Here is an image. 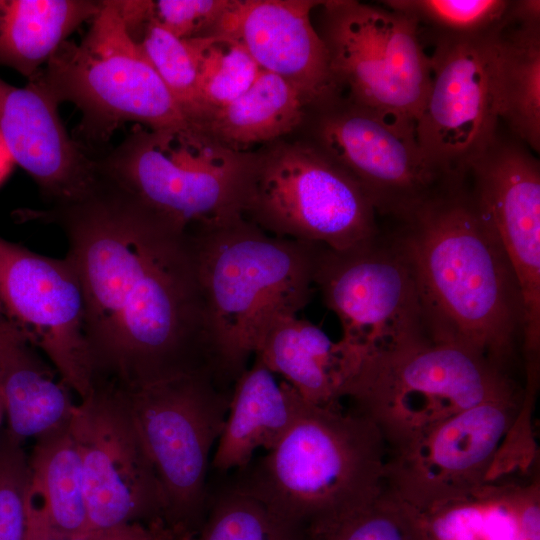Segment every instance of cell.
<instances>
[{"mask_svg":"<svg viewBox=\"0 0 540 540\" xmlns=\"http://www.w3.org/2000/svg\"><path fill=\"white\" fill-rule=\"evenodd\" d=\"M26 214L56 224L67 239L85 294L93 386L131 390L215 375L190 232L100 184L82 200Z\"/></svg>","mask_w":540,"mask_h":540,"instance_id":"obj_1","label":"cell"},{"mask_svg":"<svg viewBox=\"0 0 540 540\" xmlns=\"http://www.w3.org/2000/svg\"><path fill=\"white\" fill-rule=\"evenodd\" d=\"M394 224L387 233L412 272L429 338L513 374L523 355L521 293L465 178Z\"/></svg>","mask_w":540,"mask_h":540,"instance_id":"obj_2","label":"cell"},{"mask_svg":"<svg viewBox=\"0 0 540 540\" xmlns=\"http://www.w3.org/2000/svg\"><path fill=\"white\" fill-rule=\"evenodd\" d=\"M387 455L368 418L306 401L277 445L235 471L231 483L307 537L384 490Z\"/></svg>","mask_w":540,"mask_h":540,"instance_id":"obj_3","label":"cell"},{"mask_svg":"<svg viewBox=\"0 0 540 540\" xmlns=\"http://www.w3.org/2000/svg\"><path fill=\"white\" fill-rule=\"evenodd\" d=\"M199 263L213 369L233 387L276 317L310 301L319 244L271 235L243 216L190 231Z\"/></svg>","mask_w":540,"mask_h":540,"instance_id":"obj_4","label":"cell"},{"mask_svg":"<svg viewBox=\"0 0 540 540\" xmlns=\"http://www.w3.org/2000/svg\"><path fill=\"white\" fill-rule=\"evenodd\" d=\"M255 151L241 152L195 126L132 131L95 158L99 182L181 231L242 217Z\"/></svg>","mask_w":540,"mask_h":540,"instance_id":"obj_5","label":"cell"},{"mask_svg":"<svg viewBox=\"0 0 540 540\" xmlns=\"http://www.w3.org/2000/svg\"><path fill=\"white\" fill-rule=\"evenodd\" d=\"M525 393L486 358L426 338L364 360L345 399L378 428L389 452L464 410Z\"/></svg>","mask_w":540,"mask_h":540,"instance_id":"obj_6","label":"cell"},{"mask_svg":"<svg viewBox=\"0 0 540 540\" xmlns=\"http://www.w3.org/2000/svg\"><path fill=\"white\" fill-rule=\"evenodd\" d=\"M79 42L65 41L31 80L58 105L74 104L81 129L104 141L121 125L194 126L127 32L115 0H104Z\"/></svg>","mask_w":540,"mask_h":540,"instance_id":"obj_7","label":"cell"},{"mask_svg":"<svg viewBox=\"0 0 540 540\" xmlns=\"http://www.w3.org/2000/svg\"><path fill=\"white\" fill-rule=\"evenodd\" d=\"M242 215L271 235L333 250L380 233L360 185L308 140L281 139L255 151Z\"/></svg>","mask_w":540,"mask_h":540,"instance_id":"obj_8","label":"cell"},{"mask_svg":"<svg viewBox=\"0 0 540 540\" xmlns=\"http://www.w3.org/2000/svg\"><path fill=\"white\" fill-rule=\"evenodd\" d=\"M119 390L160 480L165 525L178 540H190L207 512L210 457L226 420L232 388L204 371Z\"/></svg>","mask_w":540,"mask_h":540,"instance_id":"obj_9","label":"cell"},{"mask_svg":"<svg viewBox=\"0 0 540 540\" xmlns=\"http://www.w3.org/2000/svg\"><path fill=\"white\" fill-rule=\"evenodd\" d=\"M316 28L340 92L352 102L415 126L431 82L418 25L385 6L355 0L319 5Z\"/></svg>","mask_w":540,"mask_h":540,"instance_id":"obj_10","label":"cell"},{"mask_svg":"<svg viewBox=\"0 0 540 540\" xmlns=\"http://www.w3.org/2000/svg\"><path fill=\"white\" fill-rule=\"evenodd\" d=\"M308 140L363 189L377 216L398 221L460 183L422 150L415 126L360 106L342 93L307 109Z\"/></svg>","mask_w":540,"mask_h":540,"instance_id":"obj_11","label":"cell"},{"mask_svg":"<svg viewBox=\"0 0 540 540\" xmlns=\"http://www.w3.org/2000/svg\"><path fill=\"white\" fill-rule=\"evenodd\" d=\"M314 285L340 321L341 340L365 360L429 338L412 272L387 232L346 250L319 245Z\"/></svg>","mask_w":540,"mask_h":540,"instance_id":"obj_12","label":"cell"},{"mask_svg":"<svg viewBox=\"0 0 540 540\" xmlns=\"http://www.w3.org/2000/svg\"><path fill=\"white\" fill-rule=\"evenodd\" d=\"M70 429L81 462L90 529L165 525L166 501L123 392L96 385Z\"/></svg>","mask_w":540,"mask_h":540,"instance_id":"obj_13","label":"cell"},{"mask_svg":"<svg viewBox=\"0 0 540 540\" xmlns=\"http://www.w3.org/2000/svg\"><path fill=\"white\" fill-rule=\"evenodd\" d=\"M529 396L464 410L389 451L384 489L417 512L465 495L491 480Z\"/></svg>","mask_w":540,"mask_h":540,"instance_id":"obj_14","label":"cell"},{"mask_svg":"<svg viewBox=\"0 0 540 540\" xmlns=\"http://www.w3.org/2000/svg\"><path fill=\"white\" fill-rule=\"evenodd\" d=\"M498 24L472 35H431V82L415 123L416 137L424 153L455 177L465 176L499 131L494 84Z\"/></svg>","mask_w":540,"mask_h":540,"instance_id":"obj_15","label":"cell"},{"mask_svg":"<svg viewBox=\"0 0 540 540\" xmlns=\"http://www.w3.org/2000/svg\"><path fill=\"white\" fill-rule=\"evenodd\" d=\"M0 308L80 400L93 389L86 302L70 259L48 257L0 236Z\"/></svg>","mask_w":540,"mask_h":540,"instance_id":"obj_16","label":"cell"},{"mask_svg":"<svg viewBox=\"0 0 540 540\" xmlns=\"http://www.w3.org/2000/svg\"><path fill=\"white\" fill-rule=\"evenodd\" d=\"M510 134V133H509ZM465 181L516 276L523 305V357L539 365L540 165L534 152L498 131L469 166Z\"/></svg>","mask_w":540,"mask_h":540,"instance_id":"obj_17","label":"cell"},{"mask_svg":"<svg viewBox=\"0 0 540 540\" xmlns=\"http://www.w3.org/2000/svg\"><path fill=\"white\" fill-rule=\"evenodd\" d=\"M321 2L230 0L209 34L238 41L263 71L293 86L309 108L341 93L327 48L311 21Z\"/></svg>","mask_w":540,"mask_h":540,"instance_id":"obj_18","label":"cell"},{"mask_svg":"<svg viewBox=\"0 0 540 540\" xmlns=\"http://www.w3.org/2000/svg\"><path fill=\"white\" fill-rule=\"evenodd\" d=\"M0 135L51 207L82 200L96 188V159L68 134L58 104L35 83L19 88L0 78Z\"/></svg>","mask_w":540,"mask_h":540,"instance_id":"obj_19","label":"cell"},{"mask_svg":"<svg viewBox=\"0 0 540 540\" xmlns=\"http://www.w3.org/2000/svg\"><path fill=\"white\" fill-rule=\"evenodd\" d=\"M253 357L280 375L307 402L339 407L365 358L343 340L333 341L320 327L284 314L260 335Z\"/></svg>","mask_w":540,"mask_h":540,"instance_id":"obj_20","label":"cell"},{"mask_svg":"<svg viewBox=\"0 0 540 540\" xmlns=\"http://www.w3.org/2000/svg\"><path fill=\"white\" fill-rule=\"evenodd\" d=\"M417 513L424 540H540L539 472L489 480Z\"/></svg>","mask_w":540,"mask_h":540,"instance_id":"obj_21","label":"cell"},{"mask_svg":"<svg viewBox=\"0 0 540 540\" xmlns=\"http://www.w3.org/2000/svg\"><path fill=\"white\" fill-rule=\"evenodd\" d=\"M499 121L534 153L540 151V1H510L494 34Z\"/></svg>","mask_w":540,"mask_h":540,"instance_id":"obj_22","label":"cell"},{"mask_svg":"<svg viewBox=\"0 0 540 540\" xmlns=\"http://www.w3.org/2000/svg\"><path fill=\"white\" fill-rule=\"evenodd\" d=\"M254 358L235 381L226 420L210 467L219 473L248 465L259 448L271 450L300 415L306 401L286 381L278 382Z\"/></svg>","mask_w":540,"mask_h":540,"instance_id":"obj_23","label":"cell"},{"mask_svg":"<svg viewBox=\"0 0 540 540\" xmlns=\"http://www.w3.org/2000/svg\"><path fill=\"white\" fill-rule=\"evenodd\" d=\"M0 394L8 431L36 438L70 422L72 391L0 308Z\"/></svg>","mask_w":540,"mask_h":540,"instance_id":"obj_24","label":"cell"},{"mask_svg":"<svg viewBox=\"0 0 540 540\" xmlns=\"http://www.w3.org/2000/svg\"><path fill=\"white\" fill-rule=\"evenodd\" d=\"M26 540L90 530L80 453L70 422L35 438L29 454Z\"/></svg>","mask_w":540,"mask_h":540,"instance_id":"obj_25","label":"cell"},{"mask_svg":"<svg viewBox=\"0 0 540 540\" xmlns=\"http://www.w3.org/2000/svg\"><path fill=\"white\" fill-rule=\"evenodd\" d=\"M102 1L0 0V66L14 69L28 81Z\"/></svg>","mask_w":540,"mask_h":540,"instance_id":"obj_26","label":"cell"},{"mask_svg":"<svg viewBox=\"0 0 540 540\" xmlns=\"http://www.w3.org/2000/svg\"><path fill=\"white\" fill-rule=\"evenodd\" d=\"M307 108L293 86L262 70L243 94L213 110L198 128L231 149L250 152L302 127Z\"/></svg>","mask_w":540,"mask_h":540,"instance_id":"obj_27","label":"cell"},{"mask_svg":"<svg viewBox=\"0 0 540 540\" xmlns=\"http://www.w3.org/2000/svg\"><path fill=\"white\" fill-rule=\"evenodd\" d=\"M190 540H306L263 503L231 482L210 489L204 521Z\"/></svg>","mask_w":540,"mask_h":540,"instance_id":"obj_28","label":"cell"},{"mask_svg":"<svg viewBox=\"0 0 540 540\" xmlns=\"http://www.w3.org/2000/svg\"><path fill=\"white\" fill-rule=\"evenodd\" d=\"M186 41L209 114L243 94L262 71L248 51L231 37L209 34Z\"/></svg>","mask_w":540,"mask_h":540,"instance_id":"obj_29","label":"cell"},{"mask_svg":"<svg viewBox=\"0 0 540 540\" xmlns=\"http://www.w3.org/2000/svg\"><path fill=\"white\" fill-rule=\"evenodd\" d=\"M192 125L208 117L199 91L193 54L186 40L149 23L135 41Z\"/></svg>","mask_w":540,"mask_h":540,"instance_id":"obj_30","label":"cell"},{"mask_svg":"<svg viewBox=\"0 0 540 540\" xmlns=\"http://www.w3.org/2000/svg\"><path fill=\"white\" fill-rule=\"evenodd\" d=\"M306 540H424L418 513L387 490Z\"/></svg>","mask_w":540,"mask_h":540,"instance_id":"obj_31","label":"cell"},{"mask_svg":"<svg viewBox=\"0 0 540 540\" xmlns=\"http://www.w3.org/2000/svg\"><path fill=\"white\" fill-rule=\"evenodd\" d=\"M507 0H385L383 6L410 17L431 35H472L493 29Z\"/></svg>","mask_w":540,"mask_h":540,"instance_id":"obj_32","label":"cell"},{"mask_svg":"<svg viewBox=\"0 0 540 540\" xmlns=\"http://www.w3.org/2000/svg\"><path fill=\"white\" fill-rule=\"evenodd\" d=\"M22 440L0 430V540H26L29 455Z\"/></svg>","mask_w":540,"mask_h":540,"instance_id":"obj_33","label":"cell"},{"mask_svg":"<svg viewBox=\"0 0 540 540\" xmlns=\"http://www.w3.org/2000/svg\"><path fill=\"white\" fill-rule=\"evenodd\" d=\"M230 0H156L150 4V23L180 39L208 35Z\"/></svg>","mask_w":540,"mask_h":540,"instance_id":"obj_34","label":"cell"},{"mask_svg":"<svg viewBox=\"0 0 540 540\" xmlns=\"http://www.w3.org/2000/svg\"><path fill=\"white\" fill-rule=\"evenodd\" d=\"M44 540H178L164 525L131 524L106 529H90L86 532Z\"/></svg>","mask_w":540,"mask_h":540,"instance_id":"obj_35","label":"cell"},{"mask_svg":"<svg viewBox=\"0 0 540 540\" xmlns=\"http://www.w3.org/2000/svg\"><path fill=\"white\" fill-rule=\"evenodd\" d=\"M15 162L0 135V183L8 176Z\"/></svg>","mask_w":540,"mask_h":540,"instance_id":"obj_36","label":"cell"},{"mask_svg":"<svg viewBox=\"0 0 540 540\" xmlns=\"http://www.w3.org/2000/svg\"><path fill=\"white\" fill-rule=\"evenodd\" d=\"M5 418H6V412H5L4 401L0 394V430L3 428V422Z\"/></svg>","mask_w":540,"mask_h":540,"instance_id":"obj_37","label":"cell"}]
</instances>
